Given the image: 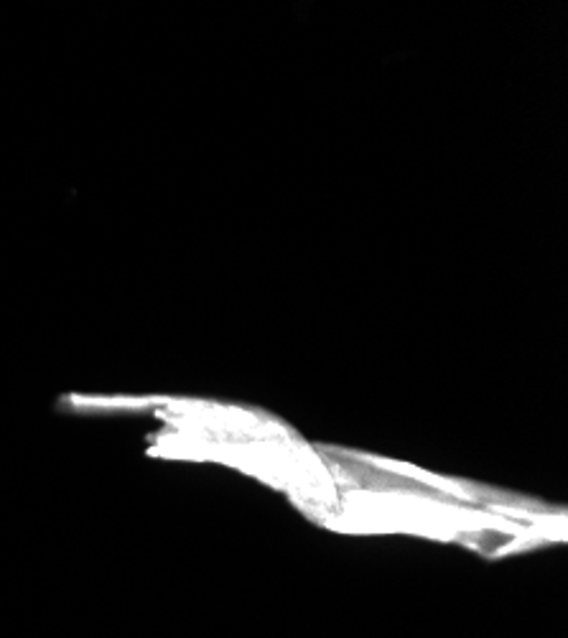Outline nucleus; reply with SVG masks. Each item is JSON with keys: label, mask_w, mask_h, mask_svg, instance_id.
Listing matches in <instances>:
<instances>
[]
</instances>
